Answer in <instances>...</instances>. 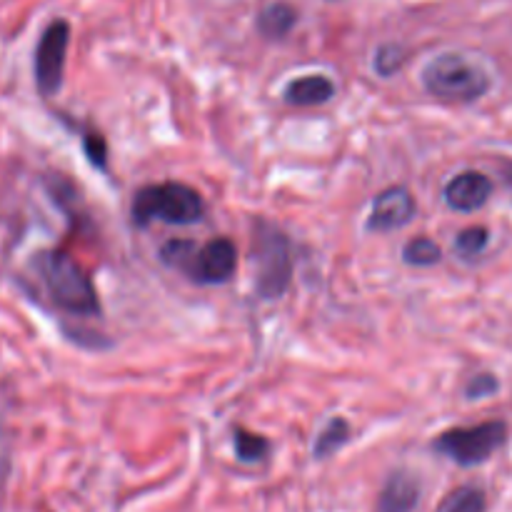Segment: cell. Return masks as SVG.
<instances>
[{
	"label": "cell",
	"instance_id": "obj_20",
	"mask_svg": "<svg viewBox=\"0 0 512 512\" xmlns=\"http://www.w3.org/2000/svg\"><path fill=\"white\" fill-rule=\"evenodd\" d=\"M495 390H498V380H495L493 375L483 373V375H475V378L470 380L468 388H465V395H468L470 400H480V398H488V395H493Z\"/></svg>",
	"mask_w": 512,
	"mask_h": 512
},
{
	"label": "cell",
	"instance_id": "obj_21",
	"mask_svg": "<svg viewBox=\"0 0 512 512\" xmlns=\"http://www.w3.org/2000/svg\"><path fill=\"white\" fill-rule=\"evenodd\" d=\"M8 475H10V438L3 420H0V495H3L5 483H8Z\"/></svg>",
	"mask_w": 512,
	"mask_h": 512
},
{
	"label": "cell",
	"instance_id": "obj_19",
	"mask_svg": "<svg viewBox=\"0 0 512 512\" xmlns=\"http://www.w3.org/2000/svg\"><path fill=\"white\" fill-rule=\"evenodd\" d=\"M83 148H85V153H88L90 163L98 165L100 170H105V163H108V145H105L103 135L88 133L83 140Z\"/></svg>",
	"mask_w": 512,
	"mask_h": 512
},
{
	"label": "cell",
	"instance_id": "obj_5",
	"mask_svg": "<svg viewBox=\"0 0 512 512\" xmlns=\"http://www.w3.org/2000/svg\"><path fill=\"white\" fill-rule=\"evenodd\" d=\"M253 263L258 268L255 288L265 300L280 298L293 280V255L283 230L258 220L253 230Z\"/></svg>",
	"mask_w": 512,
	"mask_h": 512
},
{
	"label": "cell",
	"instance_id": "obj_11",
	"mask_svg": "<svg viewBox=\"0 0 512 512\" xmlns=\"http://www.w3.org/2000/svg\"><path fill=\"white\" fill-rule=\"evenodd\" d=\"M283 98L285 103L298 105V108L325 105L335 98V83L328 75H303V78L290 80Z\"/></svg>",
	"mask_w": 512,
	"mask_h": 512
},
{
	"label": "cell",
	"instance_id": "obj_3",
	"mask_svg": "<svg viewBox=\"0 0 512 512\" xmlns=\"http://www.w3.org/2000/svg\"><path fill=\"white\" fill-rule=\"evenodd\" d=\"M490 85L488 70L463 53H443L423 68V88L448 103H475Z\"/></svg>",
	"mask_w": 512,
	"mask_h": 512
},
{
	"label": "cell",
	"instance_id": "obj_8",
	"mask_svg": "<svg viewBox=\"0 0 512 512\" xmlns=\"http://www.w3.org/2000/svg\"><path fill=\"white\" fill-rule=\"evenodd\" d=\"M413 218H415L413 193H410L408 188H403V185H393V188L383 190V193L375 198L365 228H368L370 233H393V230L405 228Z\"/></svg>",
	"mask_w": 512,
	"mask_h": 512
},
{
	"label": "cell",
	"instance_id": "obj_13",
	"mask_svg": "<svg viewBox=\"0 0 512 512\" xmlns=\"http://www.w3.org/2000/svg\"><path fill=\"white\" fill-rule=\"evenodd\" d=\"M350 435H353V433H350L348 420L333 418L328 425H325L323 430H320L318 438H315L313 458L325 460V458H330V455H335L340 448H343L345 443H348Z\"/></svg>",
	"mask_w": 512,
	"mask_h": 512
},
{
	"label": "cell",
	"instance_id": "obj_4",
	"mask_svg": "<svg viewBox=\"0 0 512 512\" xmlns=\"http://www.w3.org/2000/svg\"><path fill=\"white\" fill-rule=\"evenodd\" d=\"M130 215L140 228L155 223V220L170 225H193L205 215V203L198 190L185 183L145 185L135 193Z\"/></svg>",
	"mask_w": 512,
	"mask_h": 512
},
{
	"label": "cell",
	"instance_id": "obj_17",
	"mask_svg": "<svg viewBox=\"0 0 512 512\" xmlns=\"http://www.w3.org/2000/svg\"><path fill=\"white\" fill-rule=\"evenodd\" d=\"M405 63V50L395 43H385L375 50V58H373V68L378 70V75L383 78H390V75L398 73Z\"/></svg>",
	"mask_w": 512,
	"mask_h": 512
},
{
	"label": "cell",
	"instance_id": "obj_12",
	"mask_svg": "<svg viewBox=\"0 0 512 512\" xmlns=\"http://www.w3.org/2000/svg\"><path fill=\"white\" fill-rule=\"evenodd\" d=\"M295 25H298V10L283 0L265 5L258 15L260 35L270 40H283L285 35L293 33Z\"/></svg>",
	"mask_w": 512,
	"mask_h": 512
},
{
	"label": "cell",
	"instance_id": "obj_10",
	"mask_svg": "<svg viewBox=\"0 0 512 512\" xmlns=\"http://www.w3.org/2000/svg\"><path fill=\"white\" fill-rule=\"evenodd\" d=\"M420 503V483L408 470H398L385 480L378 498V512H415Z\"/></svg>",
	"mask_w": 512,
	"mask_h": 512
},
{
	"label": "cell",
	"instance_id": "obj_16",
	"mask_svg": "<svg viewBox=\"0 0 512 512\" xmlns=\"http://www.w3.org/2000/svg\"><path fill=\"white\" fill-rule=\"evenodd\" d=\"M488 508V500H485V493L480 488H460L450 495L448 500L443 503L440 512H485Z\"/></svg>",
	"mask_w": 512,
	"mask_h": 512
},
{
	"label": "cell",
	"instance_id": "obj_15",
	"mask_svg": "<svg viewBox=\"0 0 512 512\" xmlns=\"http://www.w3.org/2000/svg\"><path fill=\"white\" fill-rule=\"evenodd\" d=\"M440 258H443V250L430 238H415L403 248V260L415 268H428V265L440 263Z\"/></svg>",
	"mask_w": 512,
	"mask_h": 512
},
{
	"label": "cell",
	"instance_id": "obj_1",
	"mask_svg": "<svg viewBox=\"0 0 512 512\" xmlns=\"http://www.w3.org/2000/svg\"><path fill=\"white\" fill-rule=\"evenodd\" d=\"M35 268H38L45 290L60 310L80 315V318L100 313V300L93 280L80 268L73 255L63 253V250H45L35 260Z\"/></svg>",
	"mask_w": 512,
	"mask_h": 512
},
{
	"label": "cell",
	"instance_id": "obj_9",
	"mask_svg": "<svg viewBox=\"0 0 512 512\" xmlns=\"http://www.w3.org/2000/svg\"><path fill=\"white\" fill-rule=\"evenodd\" d=\"M490 195H493V180L478 170H463L450 178L443 190L448 208L458 210V213H475L488 203Z\"/></svg>",
	"mask_w": 512,
	"mask_h": 512
},
{
	"label": "cell",
	"instance_id": "obj_6",
	"mask_svg": "<svg viewBox=\"0 0 512 512\" xmlns=\"http://www.w3.org/2000/svg\"><path fill=\"white\" fill-rule=\"evenodd\" d=\"M508 440V425L503 420H490V423L473 425V428H453L445 430L433 448L440 455L458 463L460 468H475L483 465L500 450Z\"/></svg>",
	"mask_w": 512,
	"mask_h": 512
},
{
	"label": "cell",
	"instance_id": "obj_18",
	"mask_svg": "<svg viewBox=\"0 0 512 512\" xmlns=\"http://www.w3.org/2000/svg\"><path fill=\"white\" fill-rule=\"evenodd\" d=\"M490 243V233L485 228H468L455 240V250L460 258H478Z\"/></svg>",
	"mask_w": 512,
	"mask_h": 512
},
{
	"label": "cell",
	"instance_id": "obj_7",
	"mask_svg": "<svg viewBox=\"0 0 512 512\" xmlns=\"http://www.w3.org/2000/svg\"><path fill=\"white\" fill-rule=\"evenodd\" d=\"M68 43H70L68 20H53V23L43 30L38 45H35V60H33L35 85H38L43 98L55 95L60 90V85H63Z\"/></svg>",
	"mask_w": 512,
	"mask_h": 512
},
{
	"label": "cell",
	"instance_id": "obj_14",
	"mask_svg": "<svg viewBox=\"0 0 512 512\" xmlns=\"http://www.w3.org/2000/svg\"><path fill=\"white\" fill-rule=\"evenodd\" d=\"M270 440L245 428H235V455L240 463H260L268 458Z\"/></svg>",
	"mask_w": 512,
	"mask_h": 512
},
{
	"label": "cell",
	"instance_id": "obj_2",
	"mask_svg": "<svg viewBox=\"0 0 512 512\" xmlns=\"http://www.w3.org/2000/svg\"><path fill=\"white\" fill-rule=\"evenodd\" d=\"M160 260L198 285H223L235 275L238 250L228 238H213L205 245H195L193 240H168L160 248Z\"/></svg>",
	"mask_w": 512,
	"mask_h": 512
}]
</instances>
